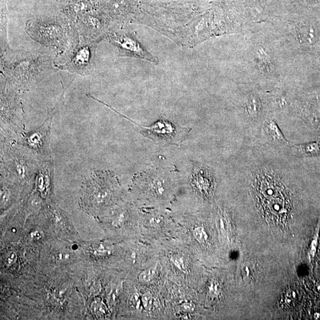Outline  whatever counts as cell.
<instances>
[{
    "label": "cell",
    "mask_w": 320,
    "mask_h": 320,
    "mask_svg": "<svg viewBox=\"0 0 320 320\" xmlns=\"http://www.w3.org/2000/svg\"><path fill=\"white\" fill-rule=\"evenodd\" d=\"M141 134L158 144L179 146L189 132V129L176 125L169 120L160 119L151 126H139Z\"/></svg>",
    "instance_id": "1"
},
{
    "label": "cell",
    "mask_w": 320,
    "mask_h": 320,
    "mask_svg": "<svg viewBox=\"0 0 320 320\" xmlns=\"http://www.w3.org/2000/svg\"><path fill=\"white\" fill-rule=\"evenodd\" d=\"M171 262L177 267L178 269L184 273L188 272V267L186 266L184 258L179 256H173L170 258Z\"/></svg>",
    "instance_id": "12"
},
{
    "label": "cell",
    "mask_w": 320,
    "mask_h": 320,
    "mask_svg": "<svg viewBox=\"0 0 320 320\" xmlns=\"http://www.w3.org/2000/svg\"><path fill=\"white\" fill-rule=\"evenodd\" d=\"M172 175L166 170L153 169L136 175L135 179L146 186L153 195L162 198L166 197L171 189Z\"/></svg>",
    "instance_id": "3"
},
{
    "label": "cell",
    "mask_w": 320,
    "mask_h": 320,
    "mask_svg": "<svg viewBox=\"0 0 320 320\" xmlns=\"http://www.w3.org/2000/svg\"><path fill=\"white\" fill-rule=\"evenodd\" d=\"M260 103L256 98L251 97L247 104V112L251 115H256L259 111Z\"/></svg>",
    "instance_id": "13"
},
{
    "label": "cell",
    "mask_w": 320,
    "mask_h": 320,
    "mask_svg": "<svg viewBox=\"0 0 320 320\" xmlns=\"http://www.w3.org/2000/svg\"><path fill=\"white\" fill-rule=\"evenodd\" d=\"M158 272V265H155L148 267V268L142 271L139 273L138 280L139 282L143 283H150L155 278Z\"/></svg>",
    "instance_id": "8"
},
{
    "label": "cell",
    "mask_w": 320,
    "mask_h": 320,
    "mask_svg": "<svg viewBox=\"0 0 320 320\" xmlns=\"http://www.w3.org/2000/svg\"><path fill=\"white\" fill-rule=\"evenodd\" d=\"M299 152L307 155H320V142H311L296 146Z\"/></svg>",
    "instance_id": "9"
},
{
    "label": "cell",
    "mask_w": 320,
    "mask_h": 320,
    "mask_svg": "<svg viewBox=\"0 0 320 320\" xmlns=\"http://www.w3.org/2000/svg\"><path fill=\"white\" fill-rule=\"evenodd\" d=\"M181 307L184 311L192 312L194 311L195 306L194 303L191 302H185L182 303Z\"/></svg>",
    "instance_id": "17"
},
{
    "label": "cell",
    "mask_w": 320,
    "mask_h": 320,
    "mask_svg": "<svg viewBox=\"0 0 320 320\" xmlns=\"http://www.w3.org/2000/svg\"><path fill=\"white\" fill-rule=\"evenodd\" d=\"M16 259H17V256L15 253H12L8 258V262L9 264H12L15 263Z\"/></svg>",
    "instance_id": "21"
},
{
    "label": "cell",
    "mask_w": 320,
    "mask_h": 320,
    "mask_svg": "<svg viewBox=\"0 0 320 320\" xmlns=\"http://www.w3.org/2000/svg\"><path fill=\"white\" fill-rule=\"evenodd\" d=\"M193 186L202 194H207L210 191L212 180L210 171L200 165H195L191 173Z\"/></svg>",
    "instance_id": "5"
},
{
    "label": "cell",
    "mask_w": 320,
    "mask_h": 320,
    "mask_svg": "<svg viewBox=\"0 0 320 320\" xmlns=\"http://www.w3.org/2000/svg\"><path fill=\"white\" fill-rule=\"evenodd\" d=\"M193 236L199 243L205 244L207 242L208 236L205 228L202 227H197L193 230Z\"/></svg>",
    "instance_id": "11"
},
{
    "label": "cell",
    "mask_w": 320,
    "mask_h": 320,
    "mask_svg": "<svg viewBox=\"0 0 320 320\" xmlns=\"http://www.w3.org/2000/svg\"><path fill=\"white\" fill-rule=\"evenodd\" d=\"M93 50L89 45H83L73 52L70 60L63 68L78 74H88L92 68L94 58Z\"/></svg>",
    "instance_id": "4"
},
{
    "label": "cell",
    "mask_w": 320,
    "mask_h": 320,
    "mask_svg": "<svg viewBox=\"0 0 320 320\" xmlns=\"http://www.w3.org/2000/svg\"><path fill=\"white\" fill-rule=\"evenodd\" d=\"M124 218H125V217H124L123 214L120 215L119 217L113 222V225L114 226L117 227L119 226V225H121V224L123 223Z\"/></svg>",
    "instance_id": "19"
},
{
    "label": "cell",
    "mask_w": 320,
    "mask_h": 320,
    "mask_svg": "<svg viewBox=\"0 0 320 320\" xmlns=\"http://www.w3.org/2000/svg\"><path fill=\"white\" fill-rule=\"evenodd\" d=\"M141 302L143 308L146 311H150L153 307V304H154V298H153L151 293L146 292L142 296Z\"/></svg>",
    "instance_id": "15"
},
{
    "label": "cell",
    "mask_w": 320,
    "mask_h": 320,
    "mask_svg": "<svg viewBox=\"0 0 320 320\" xmlns=\"http://www.w3.org/2000/svg\"><path fill=\"white\" fill-rule=\"evenodd\" d=\"M54 114L50 113V116L46 119L44 125L37 131L31 133L25 138L26 144L32 149L39 150L43 148L46 145L47 139V132L50 130L51 120Z\"/></svg>",
    "instance_id": "6"
},
{
    "label": "cell",
    "mask_w": 320,
    "mask_h": 320,
    "mask_svg": "<svg viewBox=\"0 0 320 320\" xmlns=\"http://www.w3.org/2000/svg\"><path fill=\"white\" fill-rule=\"evenodd\" d=\"M31 235L32 238H34V239L36 240L40 239V238H41L42 237V232L39 231L33 232V233H32Z\"/></svg>",
    "instance_id": "20"
},
{
    "label": "cell",
    "mask_w": 320,
    "mask_h": 320,
    "mask_svg": "<svg viewBox=\"0 0 320 320\" xmlns=\"http://www.w3.org/2000/svg\"><path fill=\"white\" fill-rule=\"evenodd\" d=\"M100 314H106L107 311L106 306L103 302L99 303V307L97 308Z\"/></svg>",
    "instance_id": "18"
},
{
    "label": "cell",
    "mask_w": 320,
    "mask_h": 320,
    "mask_svg": "<svg viewBox=\"0 0 320 320\" xmlns=\"http://www.w3.org/2000/svg\"><path fill=\"white\" fill-rule=\"evenodd\" d=\"M220 284L216 280H212L209 286V293L213 297H218L221 292Z\"/></svg>",
    "instance_id": "16"
},
{
    "label": "cell",
    "mask_w": 320,
    "mask_h": 320,
    "mask_svg": "<svg viewBox=\"0 0 320 320\" xmlns=\"http://www.w3.org/2000/svg\"><path fill=\"white\" fill-rule=\"evenodd\" d=\"M319 234V224L316 227L314 237H313L311 240V244L309 245V247L308 252V257L309 260L314 259L315 256L316 250H317V247L318 244Z\"/></svg>",
    "instance_id": "10"
},
{
    "label": "cell",
    "mask_w": 320,
    "mask_h": 320,
    "mask_svg": "<svg viewBox=\"0 0 320 320\" xmlns=\"http://www.w3.org/2000/svg\"><path fill=\"white\" fill-rule=\"evenodd\" d=\"M265 130L267 135L275 141H279L288 143L284 137L281 130L279 128L278 126L273 121H269L266 124Z\"/></svg>",
    "instance_id": "7"
},
{
    "label": "cell",
    "mask_w": 320,
    "mask_h": 320,
    "mask_svg": "<svg viewBox=\"0 0 320 320\" xmlns=\"http://www.w3.org/2000/svg\"><path fill=\"white\" fill-rule=\"evenodd\" d=\"M109 41L115 45L122 57H131L146 60L154 64L158 63V59L150 53L136 38L129 33L111 32Z\"/></svg>",
    "instance_id": "2"
},
{
    "label": "cell",
    "mask_w": 320,
    "mask_h": 320,
    "mask_svg": "<svg viewBox=\"0 0 320 320\" xmlns=\"http://www.w3.org/2000/svg\"><path fill=\"white\" fill-rule=\"evenodd\" d=\"M242 275L245 280H251L253 279L255 277L254 266L251 265V264H245L242 268Z\"/></svg>",
    "instance_id": "14"
}]
</instances>
